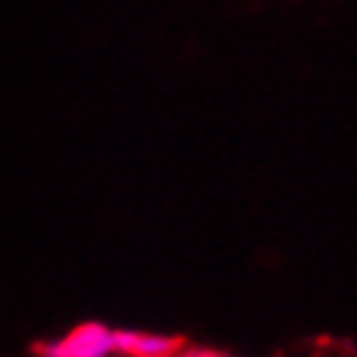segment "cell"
Listing matches in <instances>:
<instances>
[{"label": "cell", "mask_w": 357, "mask_h": 357, "mask_svg": "<svg viewBox=\"0 0 357 357\" xmlns=\"http://www.w3.org/2000/svg\"><path fill=\"white\" fill-rule=\"evenodd\" d=\"M115 354L124 357H178L185 351L182 336L139 333V330H112Z\"/></svg>", "instance_id": "obj_2"}, {"label": "cell", "mask_w": 357, "mask_h": 357, "mask_svg": "<svg viewBox=\"0 0 357 357\" xmlns=\"http://www.w3.org/2000/svg\"><path fill=\"white\" fill-rule=\"evenodd\" d=\"M31 351L37 357H115L112 330L97 321L73 327L58 342H33Z\"/></svg>", "instance_id": "obj_1"}]
</instances>
